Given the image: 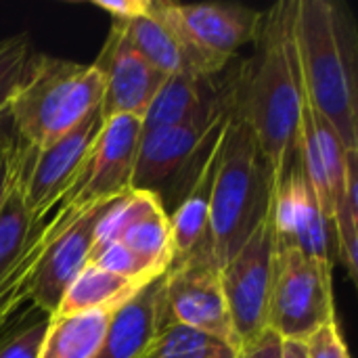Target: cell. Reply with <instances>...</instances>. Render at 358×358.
Instances as JSON below:
<instances>
[{
    "label": "cell",
    "instance_id": "cell-1",
    "mask_svg": "<svg viewBox=\"0 0 358 358\" xmlns=\"http://www.w3.org/2000/svg\"><path fill=\"white\" fill-rule=\"evenodd\" d=\"M304 105V84L294 40V0H281L262 13L254 52L241 59L233 109L254 130L273 168L275 187L298 159Z\"/></svg>",
    "mask_w": 358,
    "mask_h": 358
},
{
    "label": "cell",
    "instance_id": "cell-2",
    "mask_svg": "<svg viewBox=\"0 0 358 358\" xmlns=\"http://www.w3.org/2000/svg\"><path fill=\"white\" fill-rule=\"evenodd\" d=\"M294 40L306 103L358 151V29L340 0H294Z\"/></svg>",
    "mask_w": 358,
    "mask_h": 358
},
{
    "label": "cell",
    "instance_id": "cell-3",
    "mask_svg": "<svg viewBox=\"0 0 358 358\" xmlns=\"http://www.w3.org/2000/svg\"><path fill=\"white\" fill-rule=\"evenodd\" d=\"M273 197V168L250 124L231 113L220 141V164L212 187L208 235L203 241L218 268L266 220Z\"/></svg>",
    "mask_w": 358,
    "mask_h": 358
},
{
    "label": "cell",
    "instance_id": "cell-4",
    "mask_svg": "<svg viewBox=\"0 0 358 358\" xmlns=\"http://www.w3.org/2000/svg\"><path fill=\"white\" fill-rule=\"evenodd\" d=\"M103 78L90 63L42 55L17 99L10 117L23 147L40 151L101 107Z\"/></svg>",
    "mask_w": 358,
    "mask_h": 358
},
{
    "label": "cell",
    "instance_id": "cell-5",
    "mask_svg": "<svg viewBox=\"0 0 358 358\" xmlns=\"http://www.w3.org/2000/svg\"><path fill=\"white\" fill-rule=\"evenodd\" d=\"M231 113L212 122L143 130L132 172V191L151 193L170 216L214 157Z\"/></svg>",
    "mask_w": 358,
    "mask_h": 358
},
{
    "label": "cell",
    "instance_id": "cell-6",
    "mask_svg": "<svg viewBox=\"0 0 358 358\" xmlns=\"http://www.w3.org/2000/svg\"><path fill=\"white\" fill-rule=\"evenodd\" d=\"M334 268L292 245H277L266 327L281 340H308L336 323Z\"/></svg>",
    "mask_w": 358,
    "mask_h": 358
},
{
    "label": "cell",
    "instance_id": "cell-7",
    "mask_svg": "<svg viewBox=\"0 0 358 358\" xmlns=\"http://www.w3.org/2000/svg\"><path fill=\"white\" fill-rule=\"evenodd\" d=\"M164 315L166 323L203 331L235 350L241 346L224 300L220 268L206 245L172 262L164 273Z\"/></svg>",
    "mask_w": 358,
    "mask_h": 358
},
{
    "label": "cell",
    "instance_id": "cell-8",
    "mask_svg": "<svg viewBox=\"0 0 358 358\" xmlns=\"http://www.w3.org/2000/svg\"><path fill=\"white\" fill-rule=\"evenodd\" d=\"M101 107L90 111L78 126L48 143L40 151L23 147L19 168V189L36 222H44L67 193L96 136L103 130Z\"/></svg>",
    "mask_w": 358,
    "mask_h": 358
},
{
    "label": "cell",
    "instance_id": "cell-9",
    "mask_svg": "<svg viewBox=\"0 0 358 358\" xmlns=\"http://www.w3.org/2000/svg\"><path fill=\"white\" fill-rule=\"evenodd\" d=\"M275 256L277 237L273 216L268 214L254 235L220 268L224 300L241 344L254 340L266 329Z\"/></svg>",
    "mask_w": 358,
    "mask_h": 358
},
{
    "label": "cell",
    "instance_id": "cell-10",
    "mask_svg": "<svg viewBox=\"0 0 358 358\" xmlns=\"http://www.w3.org/2000/svg\"><path fill=\"white\" fill-rule=\"evenodd\" d=\"M141 134L143 120L138 117L117 115L107 120L86 155L82 170L57 208L86 212L96 203L117 199L132 191V172Z\"/></svg>",
    "mask_w": 358,
    "mask_h": 358
},
{
    "label": "cell",
    "instance_id": "cell-11",
    "mask_svg": "<svg viewBox=\"0 0 358 358\" xmlns=\"http://www.w3.org/2000/svg\"><path fill=\"white\" fill-rule=\"evenodd\" d=\"M132 48L159 73L168 76H214L231 63L208 55L185 31L172 0H149L145 15L122 23Z\"/></svg>",
    "mask_w": 358,
    "mask_h": 358
},
{
    "label": "cell",
    "instance_id": "cell-12",
    "mask_svg": "<svg viewBox=\"0 0 358 358\" xmlns=\"http://www.w3.org/2000/svg\"><path fill=\"white\" fill-rule=\"evenodd\" d=\"M239 67L241 59L237 57L214 76H168L143 117V130L212 122L233 113Z\"/></svg>",
    "mask_w": 358,
    "mask_h": 358
},
{
    "label": "cell",
    "instance_id": "cell-13",
    "mask_svg": "<svg viewBox=\"0 0 358 358\" xmlns=\"http://www.w3.org/2000/svg\"><path fill=\"white\" fill-rule=\"evenodd\" d=\"M271 216L277 245L298 248L302 254L331 268L336 266L334 227L317 201V195L300 164V155L275 187Z\"/></svg>",
    "mask_w": 358,
    "mask_h": 358
},
{
    "label": "cell",
    "instance_id": "cell-14",
    "mask_svg": "<svg viewBox=\"0 0 358 358\" xmlns=\"http://www.w3.org/2000/svg\"><path fill=\"white\" fill-rule=\"evenodd\" d=\"M103 78L101 115L111 120L132 115L143 120L166 76L153 69L130 44L122 23H111L107 40L92 63Z\"/></svg>",
    "mask_w": 358,
    "mask_h": 358
},
{
    "label": "cell",
    "instance_id": "cell-15",
    "mask_svg": "<svg viewBox=\"0 0 358 358\" xmlns=\"http://www.w3.org/2000/svg\"><path fill=\"white\" fill-rule=\"evenodd\" d=\"M94 243H120L159 273L172 264L170 218L151 193L128 191L103 216Z\"/></svg>",
    "mask_w": 358,
    "mask_h": 358
},
{
    "label": "cell",
    "instance_id": "cell-16",
    "mask_svg": "<svg viewBox=\"0 0 358 358\" xmlns=\"http://www.w3.org/2000/svg\"><path fill=\"white\" fill-rule=\"evenodd\" d=\"M298 155L304 174L317 195V201L325 218L334 227V214L346 180L348 149L342 145L331 124L321 113H317L308 103L302 111Z\"/></svg>",
    "mask_w": 358,
    "mask_h": 358
},
{
    "label": "cell",
    "instance_id": "cell-17",
    "mask_svg": "<svg viewBox=\"0 0 358 358\" xmlns=\"http://www.w3.org/2000/svg\"><path fill=\"white\" fill-rule=\"evenodd\" d=\"M174 10L193 42L222 63H231L239 57V48L254 44L262 23L260 10L241 4L174 2Z\"/></svg>",
    "mask_w": 358,
    "mask_h": 358
},
{
    "label": "cell",
    "instance_id": "cell-18",
    "mask_svg": "<svg viewBox=\"0 0 358 358\" xmlns=\"http://www.w3.org/2000/svg\"><path fill=\"white\" fill-rule=\"evenodd\" d=\"M164 325V275H159L111 315L94 358H141Z\"/></svg>",
    "mask_w": 358,
    "mask_h": 358
},
{
    "label": "cell",
    "instance_id": "cell-19",
    "mask_svg": "<svg viewBox=\"0 0 358 358\" xmlns=\"http://www.w3.org/2000/svg\"><path fill=\"white\" fill-rule=\"evenodd\" d=\"M220 164V145L206 166L203 174L189 191V195L180 201V206L168 216L170 218V233H172V252L176 260L187 258L191 252L203 245L208 235V220H210V203H212V187Z\"/></svg>",
    "mask_w": 358,
    "mask_h": 358
},
{
    "label": "cell",
    "instance_id": "cell-20",
    "mask_svg": "<svg viewBox=\"0 0 358 358\" xmlns=\"http://www.w3.org/2000/svg\"><path fill=\"white\" fill-rule=\"evenodd\" d=\"M143 285L122 279L113 273L86 264L61 298L57 313L50 317H67L88 310H117Z\"/></svg>",
    "mask_w": 358,
    "mask_h": 358
},
{
    "label": "cell",
    "instance_id": "cell-21",
    "mask_svg": "<svg viewBox=\"0 0 358 358\" xmlns=\"http://www.w3.org/2000/svg\"><path fill=\"white\" fill-rule=\"evenodd\" d=\"M113 313L88 310L50 319L38 358H94Z\"/></svg>",
    "mask_w": 358,
    "mask_h": 358
},
{
    "label": "cell",
    "instance_id": "cell-22",
    "mask_svg": "<svg viewBox=\"0 0 358 358\" xmlns=\"http://www.w3.org/2000/svg\"><path fill=\"white\" fill-rule=\"evenodd\" d=\"M40 224L31 218L17 180L0 206V287L29 252Z\"/></svg>",
    "mask_w": 358,
    "mask_h": 358
},
{
    "label": "cell",
    "instance_id": "cell-23",
    "mask_svg": "<svg viewBox=\"0 0 358 358\" xmlns=\"http://www.w3.org/2000/svg\"><path fill=\"white\" fill-rule=\"evenodd\" d=\"M336 260L342 262L348 277H358V151H348L344 191L334 214Z\"/></svg>",
    "mask_w": 358,
    "mask_h": 358
},
{
    "label": "cell",
    "instance_id": "cell-24",
    "mask_svg": "<svg viewBox=\"0 0 358 358\" xmlns=\"http://www.w3.org/2000/svg\"><path fill=\"white\" fill-rule=\"evenodd\" d=\"M227 342L180 323H166L141 358H235Z\"/></svg>",
    "mask_w": 358,
    "mask_h": 358
},
{
    "label": "cell",
    "instance_id": "cell-25",
    "mask_svg": "<svg viewBox=\"0 0 358 358\" xmlns=\"http://www.w3.org/2000/svg\"><path fill=\"white\" fill-rule=\"evenodd\" d=\"M40 52L34 50L31 38L21 31L0 40V113L8 111L21 88L27 84Z\"/></svg>",
    "mask_w": 358,
    "mask_h": 358
},
{
    "label": "cell",
    "instance_id": "cell-26",
    "mask_svg": "<svg viewBox=\"0 0 358 358\" xmlns=\"http://www.w3.org/2000/svg\"><path fill=\"white\" fill-rule=\"evenodd\" d=\"M50 317L36 306L17 321L0 325V358H38Z\"/></svg>",
    "mask_w": 358,
    "mask_h": 358
},
{
    "label": "cell",
    "instance_id": "cell-27",
    "mask_svg": "<svg viewBox=\"0 0 358 358\" xmlns=\"http://www.w3.org/2000/svg\"><path fill=\"white\" fill-rule=\"evenodd\" d=\"M88 264L103 268L107 273H113L122 279L134 281V283H149L155 277L164 275L157 268H153L149 262H145L143 258H138L136 254H132L128 248L120 245V243H94L90 250V258Z\"/></svg>",
    "mask_w": 358,
    "mask_h": 358
},
{
    "label": "cell",
    "instance_id": "cell-28",
    "mask_svg": "<svg viewBox=\"0 0 358 358\" xmlns=\"http://www.w3.org/2000/svg\"><path fill=\"white\" fill-rule=\"evenodd\" d=\"M23 145L17 136L10 111L0 113V206L19 180Z\"/></svg>",
    "mask_w": 358,
    "mask_h": 358
},
{
    "label": "cell",
    "instance_id": "cell-29",
    "mask_svg": "<svg viewBox=\"0 0 358 358\" xmlns=\"http://www.w3.org/2000/svg\"><path fill=\"white\" fill-rule=\"evenodd\" d=\"M304 344L308 358H350L338 321L317 329L308 340H304Z\"/></svg>",
    "mask_w": 358,
    "mask_h": 358
},
{
    "label": "cell",
    "instance_id": "cell-30",
    "mask_svg": "<svg viewBox=\"0 0 358 358\" xmlns=\"http://www.w3.org/2000/svg\"><path fill=\"white\" fill-rule=\"evenodd\" d=\"M235 358H283V340L266 327L254 340L241 344Z\"/></svg>",
    "mask_w": 358,
    "mask_h": 358
},
{
    "label": "cell",
    "instance_id": "cell-31",
    "mask_svg": "<svg viewBox=\"0 0 358 358\" xmlns=\"http://www.w3.org/2000/svg\"><path fill=\"white\" fill-rule=\"evenodd\" d=\"M94 6L111 17V23H128L147 13L149 0H94Z\"/></svg>",
    "mask_w": 358,
    "mask_h": 358
},
{
    "label": "cell",
    "instance_id": "cell-32",
    "mask_svg": "<svg viewBox=\"0 0 358 358\" xmlns=\"http://www.w3.org/2000/svg\"><path fill=\"white\" fill-rule=\"evenodd\" d=\"M283 358H308L306 344L298 340H283Z\"/></svg>",
    "mask_w": 358,
    "mask_h": 358
},
{
    "label": "cell",
    "instance_id": "cell-33",
    "mask_svg": "<svg viewBox=\"0 0 358 358\" xmlns=\"http://www.w3.org/2000/svg\"><path fill=\"white\" fill-rule=\"evenodd\" d=\"M2 323H4V321H0V325H2Z\"/></svg>",
    "mask_w": 358,
    "mask_h": 358
}]
</instances>
